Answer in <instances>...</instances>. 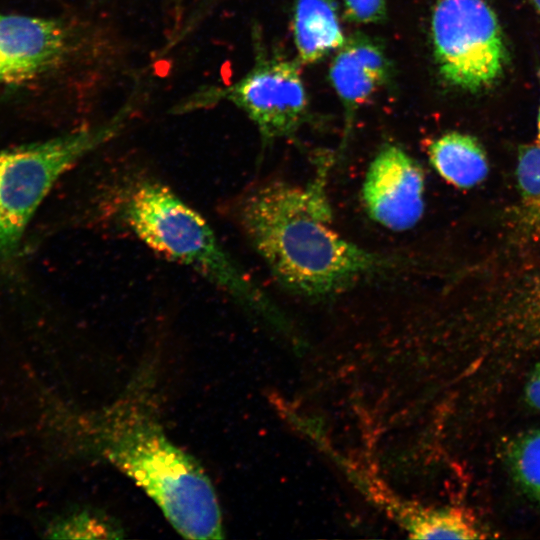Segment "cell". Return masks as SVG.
<instances>
[{"mask_svg":"<svg viewBox=\"0 0 540 540\" xmlns=\"http://www.w3.org/2000/svg\"><path fill=\"white\" fill-rule=\"evenodd\" d=\"M332 162L324 157L304 185L267 180L235 202L234 218L244 236L286 289L324 297L375 275L405 268L407 260L367 250L333 227L327 193Z\"/></svg>","mask_w":540,"mask_h":540,"instance_id":"1","label":"cell"},{"mask_svg":"<svg viewBox=\"0 0 540 540\" xmlns=\"http://www.w3.org/2000/svg\"><path fill=\"white\" fill-rule=\"evenodd\" d=\"M81 443L131 478L189 539L223 538L216 491L200 464L166 436L147 405L126 398L79 417Z\"/></svg>","mask_w":540,"mask_h":540,"instance_id":"2","label":"cell"},{"mask_svg":"<svg viewBox=\"0 0 540 540\" xmlns=\"http://www.w3.org/2000/svg\"><path fill=\"white\" fill-rule=\"evenodd\" d=\"M121 215L150 248L184 265L268 320L280 319L264 291L224 249L207 221L170 188L156 181L135 183Z\"/></svg>","mask_w":540,"mask_h":540,"instance_id":"3","label":"cell"},{"mask_svg":"<svg viewBox=\"0 0 540 540\" xmlns=\"http://www.w3.org/2000/svg\"><path fill=\"white\" fill-rule=\"evenodd\" d=\"M130 108L92 128L0 151V260L16 254L28 222L58 178L112 139Z\"/></svg>","mask_w":540,"mask_h":540,"instance_id":"4","label":"cell"},{"mask_svg":"<svg viewBox=\"0 0 540 540\" xmlns=\"http://www.w3.org/2000/svg\"><path fill=\"white\" fill-rule=\"evenodd\" d=\"M431 37L439 73L452 86L476 92L503 75L508 51L498 18L485 0H439Z\"/></svg>","mask_w":540,"mask_h":540,"instance_id":"5","label":"cell"},{"mask_svg":"<svg viewBox=\"0 0 540 540\" xmlns=\"http://www.w3.org/2000/svg\"><path fill=\"white\" fill-rule=\"evenodd\" d=\"M226 100L256 125L264 141L294 134L307 116L308 97L298 65L284 58L259 59L236 82L198 91L179 109L190 110Z\"/></svg>","mask_w":540,"mask_h":540,"instance_id":"6","label":"cell"},{"mask_svg":"<svg viewBox=\"0 0 540 540\" xmlns=\"http://www.w3.org/2000/svg\"><path fill=\"white\" fill-rule=\"evenodd\" d=\"M424 172L404 149L386 144L366 171L362 199L372 220L392 231L413 228L424 212Z\"/></svg>","mask_w":540,"mask_h":540,"instance_id":"7","label":"cell"},{"mask_svg":"<svg viewBox=\"0 0 540 540\" xmlns=\"http://www.w3.org/2000/svg\"><path fill=\"white\" fill-rule=\"evenodd\" d=\"M70 41L59 20L0 14V86L25 84L57 68Z\"/></svg>","mask_w":540,"mask_h":540,"instance_id":"8","label":"cell"},{"mask_svg":"<svg viewBox=\"0 0 540 540\" xmlns=\"http://www.w3.org/2000/svg\"><path fill=\"white\" fill-rule=\"evenodd\" d=\"M391 72L383 46L360 33L351 35L337 50L331 63V84L351 113L386 84Z\"/></svg>","mask_w":540,"mask_h":540,"instance_id":"9","label":"cell"},{"mask_svg":"<svg viewBox=\"0 0 540 540\" xmlns=\"http://www.w3.org/2000/svg\"><path fill=\"white\" fill-rule=\"evenodd\" d=\"M292 32L299 60L315 63L346 41L333 0H296Z\"/></svg>","mask_w":540,"mask_h":540,"instance_id":"10","label":"cell"},{"mask_svg":"<svg viewBox=\"0 0 540 540\" xmlns=\"http://www.w3.org/2000/svg\"><path fill=\"white\" fill-rule=\"evenodd\" d=\"M431 165L450 184L471 188L488 173L486 154L472 136L449 132L435 139L428 148Z\"/></svg>","mask_w":540,"mask_h":540,"instance_id":"11","label":"cell"},{"mask_svg":"<svg viewBox=\"0 0 540 540\" xmlns=\"http://www.w3.org/2000/svg\"><path fill=\"white\" fill-rule=\"evenodd\" d=\"M415 538L482 539L484 529L476 518L460 508H444L419 512L412 522Z\"/></svg>","mask_w":540,"mask_h":540,"instance_id":"12","label":"cell"},{"mask_svg":"<svg viewBox=\"0 0 540 540\" xmlns=\"http://www.w3.org/2000/svg\"><path fill=\"white\" fill-rule=\"evenodd\" d=\"M507 458L516 482L540 503V429L516 437L508 447Z\"/></svg>","mask_w":540,"mask_h":540,"instance_id":"13","label":"cell"},{"mask_svg":"<svg viewBox=\"0 0 540 540\" xmlns=\"http://www.w3.org/2000/svg\"><path fill=\"white\" fill-rule=\"evenodd\" d=\"M51 538L118 539L122 527L108 515L94 509L73 511L56 520L48 529Z\"/></svg>","mask_w":540,"mask_h":540,"instance_id":"14","label":"cell"},{"mask_svg":"<svg viewBox=\"0 0 540 540\" xmlns=\"http://www.w3.org/2000/svg\"><path fill=\"white\" fill-rule=\"evenodd\" d=\"M516 175L521 195V220L526 228L540 232V145L520 148Z\"/></svg>","mask_w":540,"mask_h":540,"instance_id":"15","label":"cell"},{"mask_svg":"<svg viewBox=\"0 0 540 540\" xmlns=\"http://www.w3.org/2000/svg\"><path fill=\"white\" fill-rule=\"evenodd\" d=\"M344 16L356 24L379 23L386 17L385 0H342Z\"/></svg>","mask_w":540,"mask_h":540,"instance_id":"16","label":"cell"},{"mask_svg":"<svg viewBox=\"0 0 540 540\" xmlns=\"http://www.w3.org/2000/svg\"><path fill=\"white\" fill-rule=\"evenodd\" d=\"M525 399L532 408L540 410V361L535 365L526 382Z\"/></svg>","mask_w":540,"mask_h":540,"instance_id":"17","label":"cell"},{"mask_svg":"<svg viewBox=\"0 0 540 540\" xmlns=\"http://www.w3.org/2000/svg\"><path fill=\"white\" fill-rule=\"evenodd\" d=\"M529 1L533 5L537 13L540 15V0H529Z\"/></svg>","mask_w":540,"mask_h":540,"instance_id":"18","label":"cell"},{"mask_svg":"<svg viewBox=\"0 0 540 540\" xmlns=\"http://www.w3.org/2000/svg\"><path fill=\"white\" fill-rule=\"evenodd\" d=\"M537 131H538V140L540 145V106L538 110V117H537Z\"/></svg>","mask_w":540,"mask_h":540,"instance_id":"19","label":"cell"},{"mask_svg":"<svg viewBox=\"0 0 540 540\" xmlns=\"http://www.w3.org/2000/svg\"><path fill=\"white\" fill-rule=\"evenodd\" d=\"M95 1H103V0H95Z\"/></svg>","mask_w":540,"mask_h":540,"instance_id":"20","label":"cell"}]
</instances>
